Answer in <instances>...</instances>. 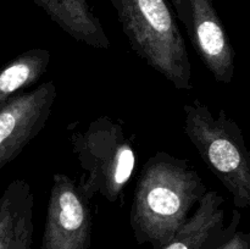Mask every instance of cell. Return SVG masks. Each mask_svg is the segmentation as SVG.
Here are the masks:
<instances>
[{
    "label": "cell",
    "instance_id": "6da1fadb",
    "mask_svg": "<svg viewBox=\"0 0 250 249\" xmlns=\"http://www.w3.org/2000/svg\"><path fill=\"white\" fill-rule=\"evenodd\" d=\"M207 186L186 159L158 151L144 164L129 211V224L138 244L151 249L165 246L197 208Z\"/></svg>",
    "mask_w": 250,
    "mask_h": 249
},
{
    "label": "cell",
    "instance_id": "7a4b0ae2",
    "mask_svg": "<svg viewBox=\"0 0 250 249\" xmlns=\"http://www.w3.org/2000/svg\"><path fill=\"white\" fill-rule=\"evenodd\" d=\"M132 50L175 88L190 90L192 63L167 0H110Z\"/></svg>",
    "mask_w": 250,
    "mask_h": 249
},
{
    "label": "cell",
    "instance_id": "3957f363",
    "mask_svg": "<svg viewBox=\"0 0 250 249\" xmlns=\"http://www.w3.org/2000/svg\"><path fill=\"white\" fill-rule=\"evenodd\" d=\"M70 142L85 172L77 182L85 199L102 195L111 204L124 199L136 167V150L121 122L102 115L84 131H73Z\"/></svg>",
    "mask_w": 250,
    "mask_h": 249
},
{
    "label": "cell",
    "instance_id": "277c9868",
    "mask_svg": "<svg viewBox=\"0 0 250 249\" xmlns=\"http://www.w3.org/2000/svg\"><path fill=\"white\" fill-rule=\"evenodd\" d=\"M186 134L209 170L219 178L239 209L250 204V154L239 124L224 109L214 115L194 99L183 106Z\"/></svg>",
    "mask_w": 250,
    "mask_h": 249
},
{
    "label": "cell",
    "instance_id": "5b68a950",
    "mask_svg": "<svg viewBox=\"0 0 250 249\" xmlns=\"http://www.w3.org/2000/svg\"><path fill=\"white\" fill-rule=\"evenodd\" d=\"M171 4L193 48L215 81L224 84L232 83L236 51L215 9L214 0H171Z\"/></svg>",
    "mask_w": 250,
    "mask_h": 249
},
{
    "label": "cell",
    "instance_id": "8992f818",
    "mask_svg": "<svg viewBox=\"0 0 250 249\" xmlns=\"http://www.w3.org/2000/svg\"><path fill=\"white\" fill-rule=\"evenodd\" d=\"M77 182L54 173L41 249H89L93 217Z\"/></svg>",
    "mask_w": 250,
    "mask_h": 249
},
{
    "label": "cell",
    "instance_id": "52a82bcc",
    "mask_svg": "<svg viewBox=\"0 0 250 249\" xmlns=\"http://www.w3.org/2000/svg\"><path fill=\"white\" fill-rule=\"evenodd\" d=\"M56 97L55 83L48 81L0 105V168L16 159L45 127Z\"/></svg>",
    "mask_w": 250,
    "mask_h": 249
},
{
    "label": "cell",
    "instance_id": "ba28073f",
    "mask_svg": "<svg viewBox=\"0 0 250 249\" xmlns=\"http://www.w3.org/2000/svg\"><path fill=\"white\" fill-rule=\"evenodd\" d=\"M225 198L216 190H207L187 221L160 249H216L242 221L237 209L229 225H225Z\"/></svg>",
    "mask_w": 250,
    "mask_h": 249
},
{
    "label": "cell",
    "instance_id": "9c48e42d",
    "mask_svg": "<svg viewBox=\"0 0 250 249\" xmlns=\"http://www.w3.org/2000/svg\"><path fill=\"white\" fill-rule=\"evenodd\" d=\"M34 194L23 178L11 181L0 195V249H32Z\"/></svg>",
    "mask_w": 250,
    "mask_h": 249
},
{
    "label": "cell",
    "instance_id": "30bf717a",
    "mask_svg": "<svg viewBox=\"0 0 250 249\" xmlns=\"http://www.w3.org/2000/svg\"><path fill=\"white\" fill-rule=\"evenodd\" d=\"M49 17L80 43L97 49H109L110 41L88 0H32Z\"/></svg>",
    "mask_w": 250,
    "mask_h": 249
},
{
    "label": "cell",
    "instance_id": "8fae6325",
    "mask_svg": "<svg viewBox=\"0 0 250 249\" xmlns=\"http://www.w3.org/2000/svg\"><path fill=\"white\" fill-rule=\"evenodd\" d=\"M50 53L43 48H33L17 55L0 68V105L36 84L46 73Z\"/></svg>",
    "mask_w": 250,
    "mask_h": 249
},
{
    "label": "cell",
    "instance_id": "7c38bea8",
    "mask_svg": "<svg viewBox=\"0 0 250 249\" xmlns=\"http://www.w3.org/2000/svg\"><path fill=\"white\" fill-rule=\"evenodd\" d=\"M216 249H250V234L238 227Z\"/></svg>",
    "mask_w": 250,
    "mask_h": 249
}]
</instances>
